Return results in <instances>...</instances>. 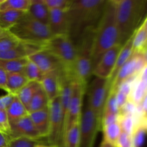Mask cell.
Listing matches in <instances>:
<instances>
[{
  "instance_id": "obj_1",
  "label": "cell",
  "mask_w": 147,
  "mask_h": 147,
  "mask_svg": "<svg viewBox=\"0 0 147 147\" xmlns=\"http://www.w3.org/2000/svg\"><path fill=\"white\" fill-rule=\"evenodd\" d=\"M107 0H72L67 10L68 36L76 45L89 31L96 30Z\"/></svg>"
},
{
  "instance_id": "obj_2",
  "label": "cell",
  "mask_w": 147,
  "mask_h": 147,
  "mask_svg": "<svg viewBox=\"0 0 147 147\" xmlns=\"http://www.w3.org/2000/svg\"><path fill=\"white\" fill-rule=\"evenodd\" d=\"M116 45L121 44L116 20L114 2L113 0H107L101 18L94 31L92 46L93 69L102 55Z\"/></svg>"
},
{
  "instance_id": "obj_3",
  "label": "cell",
  "mask_w": 147,
  "mask_h": 147,
  "mask_svg": "<svg viewBox=\"0 0 147 147\" xmlns=\"http://www.w3.org/2000/svg\"><path fill=\"white\" fill-rule=\"evenodd\" d=\"M113 2L120 44L123 45L146 17V1L113 0Z\"/></svg>"
},
{
  "instance_id": "obj_4",
  "label": "cell",
  "mask_w": 147,
  "mask_h": 147,
  "mask_svg": "<svg viewBox=\"0 0 147 147\" xmlns=\"http://www.w3.org/2000/svg\"><path fill=\"white\" fill-rule=\"evenodd\" d=\"M94 31L86 32L76 45V60L70 71L65 75L72 81L80 83L86 88L89 78L93 75L92 46Z\"/></svg>"
},
{
  "instance_id": "obj_5",
  "label": "cell",
  "mask_w": 147,
  "mask_h": 147,
  "mask_svg": "<svg viewBox=\"0 0 147 147\" xmlns=\"http://www.w3.org/2000/svg\"><path fill=\"white\" fill-rule=\"evenodd\" d=\"M9 33L20 42L37 45L43 48L53 37L48 26L31 18L27 13L9 30Z\"/></svg>"
},
{
  "instance_id": "obj_6",
  "label": "cell",
  "mask_w": 147,
  "mask_h": 147,
  "mask_svg": "<svg viewBox=\"0 0 147 147\" xmlns=\"http://www.w3.org/2000/svg\"><path fill=\"white\" fill-rule=\"evenodd\" d=\"M44 48L60 60L64 67L65 74H68L76 56V47L70 37L68 35L53 36L45 45Z\"/></svg>"
},
{
  "instance_id": "obj_7",
  "label": "cell",
  "mask_w": 147,
  "mask_h": 147,
  "mask_svg": "<svg viewBox=\"0 0 147 147\" xmlns=\"http://www.w3.org/2000/svg\"><path fill=\"white\" fill-rule=\"evenodd\" d=\"M110 83L108 79L96 78L93 79L88 89L87 101L96 115L101 127L103 109L109 92Z\"/></svg>"
},
{
  "instance_id": "obj_8",
  "label": "cell",
  "mask_w": 147,
  "mask_h": 147,
  "mask_svg": "<svg viewBox=\"0 0 147 147\" xmlns=\"http://www.w3.org/2000/svg\"><path fill=\"white\" fill-rule=\"evenodd\" d=\"M100 130V123L86 100L80 121L79 147H93L98 132Z\"/></svg>"
},
{
  "instance_id": "obj_9",
  "label": "cell",
  "mask_w": 147,
  "mask_h": 147,
  "mask_svg": "<svg viewBox=\"0 0 147 147\" xmlns=\"http://www.w3.org/2000/svg\"><path fill=\"white\" fill-rule=\"evenodd\" d=\"M48 110L50 115V134L47 138L51 143V146L58 147L62 143L65 121L59 96L50 100Z\"/></svg>"
},
{
  "instance_id": "obj_10",
  "label": "cell",
  "mask_w": 147,
  "mask_h": 147,
  "mask_svg": "<svg viewBox=\"0 0 147 147\" xmlns=\"http://www.w3.org/2000/svg\"><path fill=\"white\" fill-rule=\"evenodd\" d=\"M146 67V53L134 52L132 55L123 65L113 81L111 83L109 91L115 90L121 83L133 76H136Z\"/></svg>"
},
{
  "instance_id": "obj_11",
  "label": "cell",
  "mask_w": 147,
  "mask_h": 147,
  "mask_svg": "<svg viewBox=\"0 0 147 147\" xmlns=\"http://www.w3.org/2000/svg\"><path fill=\"white\" fill-rule=\"evenodd\" d=\"M87 88L74 82L71 99L66 113L64 122L63 134L73 125L80 123L83 109V99Z\"/></svg>"
},
{
  "instance_id": "obj_12",
  "label": "cell",
  "mask_w": 147,
  "mask_h": 147,
  "mask_svg": "<svg viewBox=\"0 0 147 147\" xmlns=\"http://www.w3.org/2000/svg\"><path fill=\"white\" fill-rule=\"evenodd\" d=\"M121 47V45H116L108 50L95 66L93 75L96 78L110 80Z\"/></svg>"
},
{
  "instance_id": "obj_13",
  "label": "cell",
  "mask_w": 147,
  "mask_h": 147,
  "mask_svg": "<svg viewBox=\"0 0 147 147\" xmlns=\"http://www.w3.org/2000/svg\"><path fill=\"white\" fill-rule=\"evenodd\" d=\"M27 58L33 62L43 74L59 69L64 70V67L60 60L45 48L36 52Z\"/></svg>"
},
{
  "instance_id": "obj_14",
  "label": "cell",
  "mask_w": 147,
  "mask_h": 147,
  "mask_svg": "<svg viewBox=\"0 0 147 147\" xmlns=\"http://www.w3.org/2000/svg\"><path fill=\"white\" fill-rule=\"evenodd\" d=\"M18 137L28 138L37 141L42 139L29 115L10 124V135L9 139Z\"/></svg>"
},
{
  "instance_id": "obj_15",
  "label": "cell",
  "mask_w": 147,
  "mask_h": 147,
  "mask_svg": "<svg viewBox=\"0 0 147 147\" xmlns=\"http://www.w3.org/2000/svg\"><path fill=\"white\" fill-rule=\"evenodd\" d=\"M67 10H50L48 28L52 36L68 35L69 22Z\"/></svg>"
},
{
  "instance_id": "obj_16",
  "label": "cell",
  "mask_w": 147,
  "mask_h": 147,
  "mask_svg": "<svg viewBox=\"0 0 147 147\" xmlns=\"http://www.w3.org/2000/svg\"><path fill=\"white\" fill-rule=\"evenodd\" d=\"M63 72L64 70L62 69L48 72L44 74L42 79L40 81V85L50 101L59 96L61 78Z\"/></svg>"
},
{
  "instance_id": "obj_17",
  "label": "cell",
  "mask_w": 147,
  "mask_h": 147,
  "mask_svg": "<svg viewBox=\"0 0 147 147\" xmlns=\"http://www.w3.org/2000/svg\"><path fill=\"white\" fill-rule=\"evenodd\" d=\"M43 49L41 46L37 45L20 42L19 44L12 48L0 53V60H11V59L27 58L31 55Z\"/></svg>"
},
{
  "instance_id": "obj_18",
  "label": "cell",
  "mask_w": 147,
  "mask_h": 147,
  "mask_svg": "<svg viewBox=\"0 0 147 147\" xmlns=\"http://www.w3.org/2000/svg\"><path fill=\"white\" fill-rule=\"evenodd\" d=\"M28 115L41 138L48 137L50 130L48 108L30 113Z\"/></svg>"
},
{
  "instance_id": "obj_19",
  "label": "cell",
  "mask_w": 147,
  "mask_h": 147,
  "mask_svg": "<svg viewBox=\"0 0 147 147\" xmlns=\"http://www.w3.org/2000/svg\"><path fill=\"white\" fill-rule=\"evenodd\" d=\"M31 18L48 26L50 10L44 0H30V4L27 12Z\"/></svg>"
},
{
  "instance_id": "obj_20",
  "label": "cell",
  "mask_w": 147,
  "mask_h": 147,
  "mask_svg": "<svg viewBox=\"0 0 147 147\" xmlns=\"http://www.w3.org/2000/svg\"><path fill=\"white\" fill-rule=\"evenodd\" d=\"M146 96H147V77L146 67H145L138 76L132 88L129 100L138 105Z\"/></svg>"
},
{
  "instance_id": "obj_21",
  "label": "cell",
  "mask_w": 147,
  "mask_h": 147,
  "mask_svg": "<svg viewBox=\"0 0 147 147\" xmlns=\"http://www.w3.org/2000/svg\"><path fill=\"white\" fill-rule=\"evenodd\" d=\"M132 40H133V35L122 45L121 49L119 55H118V58L117 60H116V65H115L114 69H113V73H112L111 77L109 80L110 85L113 81L115 78L116 77L120 69L129 60V59L130 58L131 56L133 54L134 50L133 46H132Z\"/></svg>"
},
{
  "instance_id": "obj_22",
  "label": "cell",
  "mask_w": 147,
  "mask_h": 147,
  "mask_svg": "<svg viewBox=\"0 0 147 147\" xmlns=\"http://www.w3.org/2000/svg\"><path fill=\"white\" fill-rule=\"evenodd\" d=\"M29 82L22 73H7L6 92L17 96L21 89Z\"/></svg>"
},
{
  "instance_id": "obj_23",
  "label": "cell",
  "mask_w": 147,
  "mask_h": 147,
  "mask_svg": "<svg viewBox=\"0 0 147 147\" xmlns=\"http://www.w3.org/2000/svg\"><path fill=\"white\" fill-rule=\"evenodd\" d=\"M147 42V17L144 20L141 25L138 27L133 34L132 46L134 52L146 53Z\"/></svg>"
},
{
  "instance_id": "obj_24",
  "label": "cell",
  "mask_w": 147,
  "mask_h": 147,
  "mask_svg": "<svg viewBox=\"0 0 147 147\" xmlns=\"http://www.w3.org/2000/svg\"><path fill=\"white\" fill-rule=\"evenodd\" d=\"M6 113L9 125L28 115L26 107L17 98V96L14 97L11 104L7 108Z\"/></svg>"
},
{
  "instance_id": "obj_25",
  "label": "cell",
  "mask_w": 147,
  "mask_h": 147,
  "mask_svg": "<svg viewBox=\"0 0 147 147\" xmlns=\"http://www.w3.org/2000/svg\"><path fill=\"white\" fill-rule=\"evenodd\" d=\"M24 14L25 12L11 10L0 11V27L4 31L9 32L11 27L18 22Z\"/></svg>"
},
{
  "instance_id": "obj_26",
  "label": "cell",
  "mask_w": 147,
  "mask_h": 147,
  "mask_svg": "<svg viewBox=\"0 0 147 147\" xmlns=\"http://www.w3.org/2000/svg\"><path fill=\"white\" fill-rule=\"evenodd\" d=\"M49 103L50 100L41 86V88L34 95L26 109L28 113H32L48 108Z\"/></svg>"
},
{
  "instance_id": "obj_27",
  "label": "cell",
  "mask_w": 147,
  "mask_h": 147,
  "mask_svg": "<svg viewBox=\"0 0 147 147\" xmlns=\"http://www.w3.org/2000/svg\"><path fill=\"white\" fill-rule=\"evenodd\" d=\"M41 88V85L39 82L29 81L16 96L21 101V103L27 108V105L30 103L34 95L37 93V90Z\"/></svg>"
},
{
  "instance_id": "obj_28",
  "label": "cell",
  "mask_w": 147,
  "mask_h": 147,
  "mask_svg": "<svg viewBox=\"0 0 147 147\" xmlns=\"http://www.w3.org/2000/svg\"><path fill=\"white\" fill-rule=\"evenodd\" d=\"M80 123L73 125L63 136L61 147H79Z\"/></svg>"
},
{
  "instance_id": "obj_29",
  "label": "cell",
  "mask_w": 147,
  "mask_h": 147,
  "mask_svg": "<svg viewBox=\"0 0 147 147\" xmlns=\"http://www.w3.org/2000/svg\"><path fill=\"white\" fill-rule=\"evenodd\" d=\"M30 4V0H0V11H11L27 12Z\"/></svg>"
},
{
  "instance_id": "obj_30",
  "label": "cell",
  "mask_w": 147,
  "mask_h": 147,
  "mask_svg": "<svg viewBox=\"0 0 147 147\" xmlns=\"http://www.w3.org/2000/svg\"><path fill=\"white\" fill-rule=\"evenodd\" d=\"M27 61V58L0 60V67L7 73H22L23 68Z\"/></svg>"
},
{
  "instance_id": "obj_31",
  "label": "cell",
  "mask_w": 147,
  "mask_h": 147,
  "mask_svg": "<svg viewBox=\"0 0 147 147\" xmlns=\"http://www.w3.org/2000/svg\"><path fill=\"white\" fill-rule=\"evenodd\" d=\"M102 130L103 131V140L115 146L121 134L122 133L119 122L103 126Z\"/></svg>"
},
{
  "instance_id": "obj_32",
  "label": "cell",
  "mask_w": 147,
  "mask_h": 147,
  "mask_svg": "<svg viewBox=\"0 0 147 147\" xmlns=\"http://www.w3.org/2000/svg\"><path fill=\"white\" fill-rule=\"evenodd\" d=\"M22 73L29 81H35L40 83L44 74L33 62L27 58V61L23 68Z\"/></svg>"
},
{
  "instance_id": "obj_33",
  "label": "cell",
  "mask_w": 147,
  "mask_h": 147,
  "mask_svg": "<svg viewBox=\"0 0 147 147\" xmlns=\"http://www.w3.org/2000/svg\"><path fill=\"white\" fill-rule=\"evenodd\" d=\"M146 134V123H138L135 126L134 130L132 134V140L134 146L142 147L145 141Z\"/></svg>"
},
{
  "instance_id": "obj_34",
  "label": "cell",
  "mask_w": 147,
  "mask_h": 147,
  "mask_svg": "<svg viewBox=\"0 0 147 147\" xmlns=\"http://www.w3.org/2000/svg\"><path fill=\"white\" fill-rule=\"evenodd\" d=\"M114 113L119 114V109L118 107L116 99V91L111 90L109 92L107 99H106V104H105L103 113Z\"/></svg>"
},
{
  "instance_id": "obj_35",
  "label": "cell",
  "mask_w": 147,
  "mask_h": 147,
  "mask_svg": "<svg viewBox=\"0 0 147 147\" xmlns=\"http://www.w3.org/2000/svg\"><path fill=\"white\" fill-rule=\"evenodd\" d=\"M120 116V115H119ZM119 124L123 133L132 135L135 128V120L133 116H120Z\"/></svg>"
},
{
  "instance_id": "obj_36",
  "label": "cell",
  "mask_w": 147,
  "mask_h": 147,
  "mask_svg": "<svg viewBox=\"0 0 147 147\" xmlns=\"http://www.w3.org/2000/svg\"><path fill=\"white\" fill-rule=\"evenodd\" d=\"M38 141L28 138L18 137L9 140V147H37L39 145Z\"/></svg>"
},
{
  "instance_id": "obj_37",
  "label": "cell",
  "mask_w": 147,
  "mask_h": 147,
  "mask_svg": "<svg viewBox=\"0 0 147 147\" xmlns=\"http://www.w3.org/2000/svg\"><path fill=\"white\" fill-rule=\"evenodd\" d=\"M49 10H67L72 0H44Z\"/></svg>"
},
{
  "instance_id": "obj_38",
  "label": "cell",
  "mask_w": 147,
  "mask_h": 147,
  "mask_svg": "<svg viewBox=\"0 0 147 147\" xmlns=\"http://www.w3.org/2000/svg\"><path fill=\"white\" fill-rule=\"evenodd\" d=\"M19 40L9 33L7 35L0 38V53L12 48L19 44Z\"/></svg>"
},
{
  "instance_id": "obj_39",
  "label": "cell",
  "mask_w": 147,
  "mask_h": 147,
  "mask_svg": "<svg viewBox=\"0 0 147 147\" xmlns=\"http://www.w3.org/2000/svg\"><path fill=\"white\" fill-rule=\"evenodd\" d=\"M0 132L9 137L10 135V125L6 111L0 109Z\"/></svg>"
},
{
  "instance_id": "obj_40",
  "label": "cell",
  "mask_w": 147,
  "mask_h": 147,
  "mask_svg": "<svg viewBox=\"0 0 147 147\" xmlns=\"http://www.w3.org/2000/svg\"><path fill=\"white\" fill-rule=\"evenodd\" d=\"M115 147H134L131 135L122 132L115 145Z\"/></svg>"
},
{
  "instance_id": "obj_41",
  "label": "cell",
  "mask_w": 147,
  "mask_h": 147,
  "mask_svg": "<svg viewBox=\"0 0 147 147\" xmlns=\"http://www.w3.org/2000/svg\"><path fill=\"white\" fill-rule=\"evenodd\" d=\"M119 114H114V113H104L102 116L101 120V129L103 126H108L112 123L119 122Z\"/></svg>"
},
{
  "instance_id": "obj_42",
  "label": "cell",
  "mask_w": 147,
  "mask_h": 147,
  "mask_svg": "<svg viewBox=\"0 0 147 147\" xmlns=\"http://www.w3.org/2000/svg\"><path fill=\"white\" fill-rule=\"evenodd\" d=\"M15 96L8 93L6 95L0 96V109L4 111L7 110Z\"/></svg>"
},
{
  "instance_id": "obj_43",
  "label": "cell",
  "mask_w": 147,
  "mask_h": 147,
  "mask_svg": "<svg viewBox=\"0 0 147 147\" xmlns=\"http://www.w3.org/2000/svg\"><path fill=\"white\" fill-rule=\"evenodd\" d=\"M6 82H7V73L0 67V88L6 91Z\"/></svg>"
},
{
  "instance_id": "obj_44",
  "label": "cell",
  "mask_w": 147,
  "mask_h": 147,
  "mask_svg": "<svg viewBox=\"0 0 147 147\" xmlns=\"http://www.w3.org/2000/svg\"><path fill=\"white\" fill-rule=\"evenodd\" d=\"M9 137L0 132V147H7L9 144Z\"/></svg>"
},
{
  "instance_id": "obj_45",
  "label": "cell",
  "mask_w": 147,
  "mask_h": 147,
  "mask_svg": "<svg viewBox=\"0 0 147 147\" xmlns=\"http://www.w3.org/2000/svg\"><path fill=\"white\" fill-rule=\"evenodd\" d=\"M100 147H115V146H113V145H112L111 144H110V143H109V142H106V141L103 140V142H102Z\"/></svg>"
},
{
  "instance_id": "obj_46",
  "label": "cell",
  "mask_w": 147,
  "mask_h": 147,
  "mask_svg": "<svg viewBox=\"0 0 147 147\" xmlns=\"http://www.w3.org/2000/svg\"><path fill=\"white\" fill-rule=\"evenodd\" d=\"M8 34H9V32L4 31V30H2V29L0 27V38H1V37H4V36L7 35Z\"/></svg>"
},
{
  "instance_id": "obj_47",
  "label": "cell",
  "mask_w": 147,
  "mask_h": 147,
  "mask_svg": "<svg viewBox=\"0 0 147 147\" xmlns=\"http://www.w3.org/2000/svg\"><path fill=\"white\" fill-rule=\"evenodd\" d=\"M37 147H56V146H47V145H42V144H39Z\"/></svg>"
},
{
  "instance_id": "obj_48",
  "label": "cell",
  "mask_w": 147,
  "mask_h": 147,
  "mask_svg": "<svg viewBox=\"0 0 147 147\" xmlns=\"http://www.w3.org/2000/svg\"><path fill=\"white\" fill-rule=\"evenodd\" d=\"M37 146H38V145H37Z\"/></svg>"
},
{
  "instance_id": "obj_49",
  "label": "cell",
  "mask_w": 147,
  "mask_h": 147,
  "mask_svg": "<svg viewBox=\"0 0 147 147\" xmlns=\"http://www.w3.org/2000/svg\"><path fill=\"white\" fill-rule=\"evenodd\" d=\"M7 147H9V146H7Z\"/></svg>"
}]
</instances>
